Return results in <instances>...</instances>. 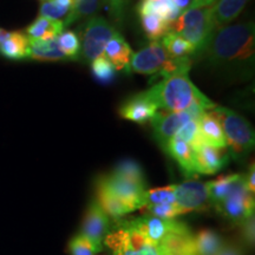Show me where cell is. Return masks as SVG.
Returning a JSON list of instances; mask_svg holds the SVG:
<instances>
[{"mask_svg": "<svg viewBox=\"0 0 255 255\" xmlns=\"http://www.w3.org/2000/svg\"><path fill=\"white\" fill-rule=\"evenodd\" d=\"M201 55L212 68L222 72H251L255 57L254 23L247 21L218 28Z\"/></svg>", "mask_w": 255, "mask_h": 255, "instance_id": "obj_1", "label": "cell"}, {"mask_svg": "<svg viewBox=\"0 0 255 255\" xmlns=\"http://www.w3.org/2000/svg\"><path fill=\"white\" fill-rule=\"evenodd\" d=\"M193 237L180 241L155 242L128 228L121 220H116L105 238L104 248L110 251V255H196Z\"/></svg>", "mask_w": 255, "mask_h": 255, "instance_id": "obj_2", "label": "cell"}, {"mask_svg": "<svg viewBox=\"0 0 255 255\" xmlns=\"http://www.w3.org/2000/svg\"><path fill=\"white\" fill-rule=\"evenodd\" d=\"M146 92L162 111H184L193 108L209 111L216 107L194 85L188 73H177L161 79Z\"/></svg>", "mask_w": 255, "mask_h": 255, "instance_id": "obj_3", "label": "cell"}, {"mask_svg": "<svg viewBox=\"0 0 255 255\" xmlns=\"http://www.w3.org/2000/svg\"><path fill=\"white\" fill-rule=\"evenodd\" d=\"M215 30L213 5L188 8L170 24V31L181 34L195 49L196 53L205 50Z\"/></svg>", "mask_w": 255, "mask_h": 255, "instance_id": "obj_4", "label": "cell"}, {"mask_svg": "<svg viewBox=\"0 0 255 255\" xmlns=\"http://www.w3.org/2000/svg\"><path fill=\"white\" fill-rule=\"evenodd\" d=\"M210 113L214 115L222 128L231 154L235 158L246 157L255 144L254 130L250 122L234 110L225 107L216 105Z\"/></svg>", "mask_w": 255, "mask_h": 255, "instance_id": "obj_5", "label": "cell"}, {"mask_svg": "<svg viewBox=\"0 0 255 255\" xmlns=\"http://www.w3.org/2000/svg\"><path fill=\"white\" fill-rule=\"evenodd\" d=\"M128 228L155 242L180 241L193 237L194 232L186 222L164 220L149 215H141L130 219H120Z\"/></svg>", "mask_w": 255, "mask_h": 255, "instance_id": "obj_6", "label": "cell"}, {"mask_svg": "<svg viewBox=\"0 0 255 255\" xmlns=\"http://www.w3.org/2000/svg\"><path fill=\"white\" fill-rule=\"evenodd\" d=\"M116 28L107 19L100 15L89 18L82 28L81 55L79 60L90 64L97 57L103 55L105 45L116 33Z\"/></svg>", "mask_w": 255, "mask_h": 255, "instance_id": "obj_7", "label": "cell"}, {"mask_svg": "<svg viewBox=\"0 0 255 255\" xmlns=\"http://www.w3.org/2000/svg\"><path fill=\"white\" fill-rule=\"evenodd\" d=\"M214 208L234 225L240 226L245 220L254 215L255 199L254 194L248 191L245 184L244 174H241L229 195L221 201Z\"/></svg>", "mask_w": 255, "mask_h": 255, "instance_id": "obj_8", "label": "cell"}, {"mask_svg": "<svg viewBox=\"0 0 255 255\" xmlns=\"http://www.w3.org/2000/svg\"><path fill=\"white\" fill-rule=\"evenodd\" d=\"M203 113L206 111L200 108H193V109L184 111L158 110L150 123L154 130L155 139L159 146L165 150L168 142L174 138L177 130L191 120H199Z\"/></svg>", "mask_w": 255, "mask_h": 255, "instance_id": "obj_9", "label": "cell"}, {"mask_svg": "<svg viewBox=\"0 0 255 255\" xmlns=\"http://www.w3.org/2000/svg\"><path fill=\"white\" fill-rule=\"evenodd\" d=\"M113 222L97 200H92L89 203L79 233L94 245L98 254L104 251V240L113 227Z\"/></svg>", "mask_w": 255, "mask_h": 255, "instance_id": "obj_10", "label": "cell"}, {"mask_svg": "<svg viewBox=\"0 0 255 255\" xmlns=\"http://www.w3.org/2000/svg\"><path fill=\"white\" fill-rule=\"evenodd\" d=\"M96 188L107 191L117 199L131 205L136 210L144 207V193L148 188L124 180L111 173L98 177Z\"/></svg>", "mask_w": 255, "mask_h": 255, "instance_id": "obj_11", "label": "cell"}, {"mask_svg": "<svg viewBox=\"0 0 255 255\" xmlns=\"http://www.w3.org/2000/svg\"><path fill=\"white\" fill-rule=\"evenodd\" d=\"M169 59L170 57L163 45L159 41H151L139 51L132 53L127 71L155 76L162 71Z\"/></svg>", "mask_w": 255, "mask_h": 255, "instance_id": "obj_12", "label": "cell"}, {"mask_svg": "<svg viewBox=\"0 0 255 255\" xmlns=\"http://www.w3.org/2000/svg\"><path fill=\"white\" fill-rule=\"evenodd\" d=\"M176 205L187 213L203 212L210 206L207 182L197 178H188L182 183L175 184Z\"/></svg>", "mask_w": 255, "mask_h": 255, "instance_id": "obj_13", "label": "cell"}, {"mask_svg": "<svg viewBox=\"0 0 255 255\" xmlns=\"http://www.w3.org/2000/svg\"><path fill=\"white\" fill-rule=\"evenodd\" d=\"M157 111V105L154 103L148 92L142 91L123 102L119 109V114L124 120L144 126L151 122Z\"/></svg>", "mask_w": 255, "mask_h": 255, "instance_id": "obj_14", "label": "cell"}, {"mask_svg": "<svg viewBox=\"0 0 255 255\" xmlns=\"http://www.w3.org/2000/svg\"><path fill=\"white\" fill-rule=\"evenodd\" d=\"M229 161V154L226 149L203 145L195 150L196 174L214 175L221 171Z\"/></svg>", "mask_w": 255, "mask_h": 255, "instance_id": "obj_15", "label": "cell"}, {"mask_svg": "<svg viewBox=\"0 0 255 255\" xmlns=\"http://www.w3.org/2000/svg\"><path fill=\"white\" fill-rule=\"evenodd\" d=\"M165 152L178 164L187 178L196 177L195 151L186 142L177 138H171L165 146Z\"/></svg>", "mask_w": 255, "mask_h": 255, "instance_id": "obj_16", "label": "cell"}, {"mask_svg": "<svg viewBox=\"0 0 255 255\" xmlns=\"http://www.w3.org/2000/svg\"><path fill=\"white\" fill-rule=\"evenodd\" d=\"M132 53L131 47L119 32L111 37L104 49V56L109 59L116 70H127Z\"/></svg>", "mask_w": 255, "mask_h": 255, "instance_id": "obj_17", "label": "cell"}, {"mask_svg": "<svg viewBox=\"0 0 255 255\" xmlns=\"http://www.w3.org/2000/svg\"><path fill=\"white\" fill-rule=\"evenodd\" d=\"M199 129L201 137L206 145L215 146L220 149H227L225 133L216 117L209 111L201 115L199 119Z\"/></svg>", "mask_w": 255, "mask_h": 255, "instance_id": "obj_18", "label": "cell"}, {"mask_svg": "<svg viewBox=\"0 0 255 255\" xmlns=\"http://www.w3.org/2000/svg\"><path fill=\"white\" fill-rule=\"evenodd\" d=\"M28 58L39 62H64L68 60L59 49L56 39H28Z\"/></svg>", "mask_w": 255, "mask_h": 255, "instance_id": "obj_19", "label": "cell"}, {"mask_svg": "<svg viewBox=\"0 0 255 255\" xmlns=\"http://www.w3.org/2000/svg\"><path fill=\"white\" fill-rule=\"evenodd\" d=\"M137 13L158 15L169 24H173L180 17L181 11L176 7L173 0H139L137 5Z\"/></svg>", "mask_w": 255, "mask_h": 255, "instance_id": "obj_20", "label": "cell"}, {"mask_svg": "<svg viewBox=\"0 0 255 255\" xmlns=\"http://www.w3.org/2000/svg\"><path fill=\"white\" fill-rule=\"evenodd\" d=\"M193 246L196 255H216L226 242L218 232L207 228L194 233Z\"/></svg>", "mask_w": 255, "mask_h": 255, "instance_id": "obj_21", "label": "cell"}, {"mask_svg": "<svg viewBox=\"0 0 255 255\" xmlns=\"http://www.w3.org/2000/svg\"><path fill=\"white\" fill-rule=\"evenodd\" d=\"M248 1L250 0H218L213 5V18L216 30L238 18Z\"/></svg>", "mask_w": 255, "mask_h": 255, "instance_id": "obj_22", "label": "cell"}, {"mask_svg": "<svg viewBox=\"0 0 255 255\" xmlns=\"http://www.w3.org/2000/svg\"><path fill=\"white\" fill-rule=\"evenodd\" d=\"M96 195H97L96 196L97 202L100 203V206L109 215V218L113 221L126 218L130 213L136 212V209L131 205L117 199V197L107 193V191L100 189V188H96Z\"/></svg>", "mask_w": 255, "mask_h": 255, "instance_id": "obj_23", "label": "cell"}, {"mask_svg": "<svg viewBox=\"0 0 255 255\" xmlns=\"http://www.w3.org/2000/svg\"><path fill=\"white\" fill-rule=\"evenodd\" d=\"M62 20H53L39 15L36 20L26 28L28 39H56L64 31Z\"/></svg>", "mask_w": 255, "mask_h": 255, "instance_id": "obj_24", "label": "cell"}, {"mask_svg": "<svg viewBox=\"0 0 255 255\" xmlns=\"http://www.w3.org/2000/svg\"><path fill=\"white\" fill-rule=\"evenodd\" d=\"M30 40L26 34L21 31H14L9 33L7 39L0 45V55L8 59L20 60L28 58Z\"/></svg>", "mask_w": 255, "mask_h": 255, "instance_id": "obj_25", "label": "cell"}, {"mask_svg": "<svg viewBox=\"0 0 255 255\" xmlns=\"http://www.w3.org/2000/svg\"><path fill=\"white\" fill-rule=\"evenodd\" d=\"M240 176L241 174H229L222 175V176H219L213 181H208L207 187H208L210 206L215 207L221 201L225 200L229 195L233 188H234L235 183L238 182Z\"/></svg>", "mask_w": 255, "mask_h": 255, "instance_id": "obj_26", "label": "cell"}, {"mask_svg": "<svg viewBox=\"0 0 255 255\" xmlns=\"http://www.w3.org/2000/svg\"><path fill=\"white\" fill-rule=\"evenodd\" d=\"M162 45L171 58H189L190 56L196 55V51L190 43L184 39L181 34L170 31L162 38Z\"/></svg>", "mask_w": 255, "mask_h": 255, "instance_id": "obj_27", "label": "cell"}, {"mask_svg": "<svg viewBox=\"0 0 255 255\" xmlns=\"http://www.w3.org/2000/svg\"><path fill=\"white\" fill-rule=\"evenodd\" d=\"M110 173L119 177H122L124 180L130 181V182L138 184V186L146 188V178L144 171H143L141 164L136 162L135 159H123V161L116 164V167Z\"/></svg>", "mask_w": 255, "mask_h": 255, "instance_id": "obj_28", "label": "cell"}, {"mask_svg": "<svg viewBox=\"0 0 255 255\" xmlns=\"http://www.w3.org/2000/svg\"><path fill=\"white\" fill-rule=\"evenodd\" d=\"M103 0H73L72 9L65 20L64 26H69L84 18H91L101 8Z\"/></svg>", "mask_w": 255, "mask_h": 255, "instance_id": "obj_29", "label": "cell"}, {"mask_svg": "<svg viewBox=\"0 0 255 255\" xmlns=\"http://www.w3.org/2000/svg\"><path fill=\"white\" fill-rule=\"evenodd\" d=\"M139 19L146 38L151 41H158V39H162L168 32H170V24L158 15L142 14L139 15Z\"/></svg>", "mask_w": 255, "mask_h": 255, "instance_id": "obj_30", "label": "cell"}, {"mask_svg": "<svg viewBox=\"0 0 255 255\" xmlns=\"http://www.w3.org/2000/svg\"><path fill=\"white\" fill-rule=\"evenodd\" d=\"M174 138L186 142L194 151L200 149L201 146L206 145L200 133L199 120H191L184 124V126L181 127L177 130V132L175 133Z\"/></svg>", "mask_w": 255, "mask_h": 255, "instance_id": "obj_31", "label": "cell"}, {"mask_svg": "<svg viewBox=\"0 0 255 255\" xmlns=\"http://www.w3.org/2000/svg\"><path fill=\"white\" fill-rule=\"evenodd\" d=\"M57 44L68 60H79L81 40L75 31H63L57 37Z\"/></svg>", "mask_w": 255, "mask_h": 255, "instance_id": "obj_32", "label": "cell"}, {"mask_svg": "<svg viewBox=\"0 0 255 255\" xmlns=\"http://www.w3.org/2000/svg\"><path fill=\"white\" fill-rule=\"evenodd\" d=\"M90 66L92 76L96 78V81L102 83V84H110L116 77L117 70L104 55L92 60Z\"/></svg>", "mask_w": 255, "mask_h": 255, "instance_id": "obj_33", "label": "cell"}, {"mask_svg": "<svg viewBox=\"0 0 255 255\" xmlns=\"http://www.w3.org/2000/svg\"><path fill=\"white\" fill-rule=\"evenodd\" d=\"M142 215L154 216L164 220H175L178 216L188 214L186 210L178 207L176 203H164V205H150L142 208Z\"/></svg>", "mask_w": 255, "mask_h": 255, "instance_id": "obj_34", "label": "cell"}, {"mask_svg": "<svg viewBox=\"0 0 255 255\" xmlns=\"http://www.w3.org/2000/svg\"><path fill=\"white\" fill-rule=\"evenodd\" d=\"M164 203H176L175 200V184L165 187L146 189L144 193V206L164 205Z\"/></svg>", "mask_w": 255, "mask_h": 255, "instance_id": "obj_35", "label": "cell"}, {"mask_svg": "<svg viewBox=\"0 0 255 255\" xmlns=\"http://www.w3.org/2000/svg\"><path fill=\"white\" fill-rule=\"evenodd\" d=\"M69 251L71 255H97L98 252L94 245L81 233L76 234L69 241Z\"/></svg>", "mask_w": 255, "mask_h": 255, "instance_id": "obj_36", "label": "cell"}, {"mask_svg": "<svg viewBox=\"0 0 255 255\" xmlns=\"http://www.w3.org/2000/svg\"><path fill=\"white\" fill-rule=\"evenodd\" d=\"M69 9L62 8L56 4H53L51 0H45L40 6L39 14L41 17H45L53 20H62V18H66L69 15Z\"/></svg>", "mask_w": 255, "mask_h": 255, "instance_id": "obj_37", "label": "cell"}, {"mask_svg": "<svg viewBox=\"0 0 255 255\" xmlns=\"http://www.w3.org/2000/svg\"><path fill=\"white\" fill-rule=\"evenodd\" d=\"M241 235L248 246L254 247L255 244V216L252 215L240 225Z\"/></svg>", "mask_w": 255, "mask_h": 255, "instance_id": "obj_38", "label": "cell"}, {"mask_svg": "<svg viewBox=\"0 0 255 255\" xmlns=\"http://www.w3.org/2000/svg\"><path fill=\"white\" fill-rule=\"evenodd\" d=\"M104 1L109 5L111 17L114 18V20L116 23H122L127 0H104Z\"/></svg>", "mask_w": 255, "mask_h": 255, "instance_id": "obj_39", "label": "cell"}, {"mask_svg": "<svg viewBox=\"0 0 255 255\" xmlns=\"http://www.w3.org/2000/svg\"><path fill=\"white\" fill-rule=\"evenodd\" d=\"M245 178V184H246V188L248 191L252 194L255 193V165L254 162H252V164L248 168L247 173L244 174Z\"/></svg>", "mask_w": 255, "mask_h": 255, "instance_id": "obj_40", "label": "cell"}, {"mask_svg": "<svg viewBox=\"0 0 255 255\" xmlns=\"http://www.w3.org/2000/svg\"><path fill=\"white\" fill-rule=\"evenodd\" d=\"M216 255H244L241 248L235 245H226Z\"/></svg>", "mask_w": 255, "mask_h": 255, "instance_id": "obj_41", "label": "cell"}, {"mask_svg": "<svg viewBox=\"0 0 255 255\" xmlns=\"http://www.w3.org/2000/svg\"><path fill=\"white\" fill-rule=\"evenodd\" d=\"M176 7L180 9L181 13L190 7H195V0H173Z\"/></svg>", "mask_w": 255, "mask_h": 255, "instance_id": "obj_42", "label": "cell"}, {"mask_svg": "<svg viewBox=\"0 0 255 255\" xmlns=\"http://www.w3.org/2000/svg\"><path fill=\"white\" fill-rule=\"evenodd\" d=\"M9 33H11V32L6 31V30H4V28L0 27V45H1V44L4 43L6 39H7L8 36H9Z\"/></svg>", "mask_w": 255, "mask_h": 255, "instance_id": "obj_43", "label": "cell"}, {"mask_svg": "<svg viewBox=\"0 0 255 255\" xmlns=\"http://www.w3.org/2000/svg\"><path fill=\"white\" fill-rule=\"evenodd\" d=\"M209 1H210V2H212V4H213V5H214V4H215V2H216V1H218V0H209Z\"/></svg>", "mask_w": 255, "mask_h": 255, "instance_id": "obj_44", "label": "cell"}, {"mask_svg": "<svg viewBox=\"0 0 255 255\" xmlns=\"http://www.w3.org/2000/svg\"><path fill=\"white\" fill-rule=\"evenodd\" d=\"M97 255H103V254H97Z\"/></svg>", "mask_w": 255, "mask_h": 255, "instance_id": "obj_45", "label": "cell"}]
</instances>
